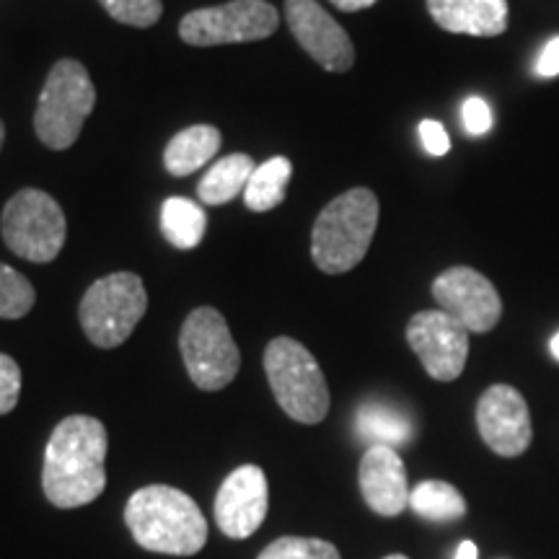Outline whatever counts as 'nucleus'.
<instances>
[{
  "label": "nucleus",
  "instance_id": "4be33fe9",
  "mask_svg": "<svg viewBox=\"0 0 559 559\" xmlns=\"http://www.w3.org/2000/svg\"><path fill=\"white\" fill-rule=\"evenodd\" d=\"M293 177V164L285 156H275L257 166L251 174L247 190H243V202L254 213H267L285 200L288 192V181Z\"/></svg>",
  "mask_w": 559,
  "mask_h": 559
},
{
  "label": "nucleus",
  "instance_id": "0eeeda50",
  "mask_svg": "<svg viewBox=\"0 0 559 559\" xmlns=\"http://www.w3.org/2000/svg\"><path fill=\"white\" fill-rule=\"evenodd\" d=\"M0 230H3L5 247L13 254H19L21 260L47 264L62 251L68 223L58 200H52L50 194L41 190H21L5 202Z\"/></svg>",
  "mask_w": 559,
  "mask_h": 559
},
{
  "label": "nucleus",
  "instance_id": "a878e982",
  "mask_svg": "<svg viewBox=\"0 0 559 559\" xmlns=\"http://www.w3.org/2000/svg\"><path fill=\"white\" fill-rule=\"evenodd\" d=\"M21 368L11 355L0 353V415H9L19 404Z\"/></svg>",
  "mask_w": 559,
  "mask_h": 559
},
{
  "label": "nucleus",
  "instance_id": "7c9ffc66",
  "mask_svg": "<svg viewBox=\"0 0 559 559\" xmlns=\"http://www.w3.org/2000/svg\"><path fill=\"white\" fill-rule=\"evenodd\" d=\"M479 557V549L474 542H461L459 549H456V557L453 559H477Z\"/></svg>",
  "mask_w": 559,
  "mask_h": 559
},
{
  "label": "nucleus",
  "instance_id": "f3484780",
  "mask_svg": "<svg viewBox=\"0 0 559 559\" xmlns=\"http://www.w3.org/2000/svg\"><path fill=\"white\" fill-rule=\"evenodd\" d=\"M221 130L213 124H192L177 132L164 151V166L171 177H190L221 151Z\"/></svg>",
  "mask_w": 559,
  "mask_h": 559
},
{
  "label": "nucleus",
  "instance_id": "473e14b6",
  "mask_svg": "<svg viewBox=\"0 0 559 559\" xmlns=\"http://www.w3.org/2000/svg\"><path fill=\"white\" fill-rule=\"evenodd\" d=\"M3 140H5V128H3V122H0V148H3Z\"/></svg>",
  "mask_w": 559,
  "mask_h": 559
},
{
  "label": "nucleus",
  "instance_id": "2eb2a0df",
  "mask_svg": "<svg viewBox=\"0 0 559 559\" xmlns=\"http://www.w3.org/2000/svg\"><path fill=\"white\" fill-rule=\"evenodd\" d=\"M358 481L366 506L383 519H396L409 508L407 466L391 445H368L360 459Z\"/></svg>",
  "mask_w": 559,
  "mask_h": 559
},
{
  "label": "nucleus",
  "instance_id": "5701e85b",
  "mask_svg": "<svg viewBox=\"0 0 559 559\" xmlns=\"http://www.w3.org/2000/svg\"><path fill=\"white\" fill-rule=\"evenodd\" d=\"M34 285L19 270L0 262V319H21L34 309Z\"/></svg>",
  "mask_w": 559,
  "mask_h": 559
},
{
  "label": "nucleus",
  "instance_id": "20e7f679",
  "mask_svg": "<svg viewBox=\"0 0 559 559\" xmlns=\"http://www.w3.org/2000/svg\"><path fill=\"white\" fill-rule=\"evenodd\" d=\"M264 370L272 394L296 423L317 425L330 415V386L317 358L290 337L272 340L264 349Z\"/></svg>",
  "mask_w": 559,
  "mask_h": 559
},
{
  "label": "nucleus",
  "instance_id": "7ed1b4c3",
  "mask_svg": "<svg viewBox=\"0 0 559 559\" xmlns=\"http://www.w3.org/2000/svg\"><path fill=\"white\" fill-rule=\"evenodd\" d=\"M379 226V198L355 187L319 213L311 230L313 264L326 275H342L366 260Z\"/></svg>",
  "mask_w": 559,
  "mask_h": 559
},
{
  "label": "nucleus",
  "instance_id": "9d476101",
  "mask_svg": "<svg viewBox=\"0 0 559 559\" xmlns=\"http://www.w3.org/2000/svg\"><path fill=\"white\" fill-rule=\"evenodd\" d=\"M407 342L430 379L449 383L464 373L469 358V332L445 311L415 313L407 324Z\"/></svg>",
  "mask_w": 559,
  "mask_h": 559
},
{
  "label": "nucleus",
  "instance_id": "b1692460",
  "mask_svg": "<svg viewBox=\"0 0 559 559\" xmlns=\"http://www.w3.org/2000/svg\"><path fill=\"white\" fill-rule=\"evenodd\" d=\"M257 559H342L340 549L324 539H304V536H283L262 549Z\"/></svg>",
  "mask_w": 559,
  "mask_h": 559
},
{
  "label": "nucleus",
  "instance_id": "1a4fd4ad",
  "mask_svg": "<svg viewBox=\"0 0 559 559\" xmlns=\"http://www.w3.org/2000/svg\"><path fill=\"white\" fill-rule=\"evenodd\" d=\"M280 13L267 0H230L187 13L179 24V37L192 47L260 41L277 29Z\"/></svg>",
  "mask_w": 559,
  "mask_h": 559
},
{
  "label": "nucleus",
  "instance_id": "c756f323",
  "mask_svg": "<svg viewBox=\"0 0 559 559\" xmlns=\"http://www.w3.org/2000/svg\"><path fill=\"white\" fill-rule=\"evenodd\" d=\"M334 5H337L340 11H347V13H355V11H362V9H370V5L376 3V0H332Z\"/></svg>",
  "mask_w": 559,
  "mask_h": 559
},
{
  "label": "nucleus",
  "instance_id": "423d86ee",
  "mask_svg": "<svg viewBox=\"0 0 559 559\" xmlns=\"http://www.w3.org/2000/svg\"><path fill=\"white\" fill-rule=\"evenodd\" d=\"M145 309H148V293L143 280L132 272H115L96 280L83 293L79 319L86 337L96 347L111 349L130 337L138 321L145 317Z\"/></svg>",
  "mask_w": 559,
  "mask_h": 559
},
{
  "label": "nucleus",
  "instance_id": "ddd939ff",
  "mask_svg": "<svg viewBox=\"0 0 559 559\" xmlns=\"http://www.w3.org/2000/svg\"><path fill=\"white\" fill-rule=\"evenodd\" d=\"M285 19L298 45L321 68L330 73H347L355 66L353 39L317 0H285Z\"/></svg>",
  "mask_w": 559,
  "mask_h": 559
},
{
  "label": "nucleus",
  "instance_id": "f03ea898",
  "mask_svg": "<svg viewBox=\"0 0 559 559\" xmlns=\"http://www.w3.org/2000/svg\"><path fill=\"white\" fill-rule=\"evenodd\" d=\"M124 523L140 547L158 555L192 557L207 544V521L190 495L151 485L130 495Z\"/></svg>",
  "mask_w": 559,
  "mask_h": 559
},
{
  "label": "nucleus",
  "instance_id": "6e6552de",
  "mask_svg": "<svg viewBox=\"0 0 559 559\" xmlns=\"http://www.w3.org/2000/svg\"><path fill=\"white\" fill-rule=\"evenodd\" d=\"M181 358L194 386L221 391L236 379L241 355L221 311L202 306L185 319L179 334Z\"/></svg>",
  "mask_w": 559,
  "mask_h": 559
},
{
  "label": "nucleus",
  "instance_id": "72a5a7b5",
  "mask_svg": "<svg viewBox=\"0 0 559 559\" xmlns=\"http://www.w3.org/2000/svg\"><path fill=\"white\" fill-rule=\"evenodd\" d=\"M383 559H409V557H404V555H389V557H383Z\"/></svg>",
  "mask_w": 559,
  "mask_h": 559
},
{
  "label": "nucleus",
  "instance_id": "aec40b11",
  "mask_svg": "<svg viewBox=\"0 0 559 559\" xmlns=\"http://www.w3.org/2000/svg\"><path fill=\"white\" fill-rule=\"evenodd\" d=\"M207 215L198 202L187 198H169L160 207V230L166 241L177 249H194L205 236Z\"/></svg>",
  "mask_w": 559,
  "mask_h": 559
},
{
  "label": "nucleus",
  "instance_id": "6ab92c4d",
  "mask_svg": "<svg viewBox=\"0 0 559 559\" xmlns=\"http://www.w3.org/2000/svg\"><path fill=\"white\" fill-rule=\"evenodd\" d=\"M358 436L368 440V445H404L412 440V419L404 412L381 402H368L355 417Z\"/></svg>",
  "mask_w": 559,
  "mask_h": 559
},
{
  "label": "nucleus",
  "instance_id": "dca6fc26",
  "mask_svg": "<svg viewBox=\"0 0 559 559\" xmlns=\"http://www.w3.org/2000/svg\"><path fill=\"white\" fill-rule=\"evenodd\" d=\"M440 29L469 37H500L508 29V0H428Z\"/></svg>",
  "mask_w": 559,
  "mask_h": 559
},
{
  "label": "nucleus",
  "instance_id": "2f4dec72",
  "mask_svg": "<svg viewBox=\"0 0 559 559\" xmlns=\"http://www.w3.org/2000/svg\"><path fill=\"white\" fill-rule=\"evenodd\" d=\"M551 355H555V358L559 360V332L555 334V337H551Z\"/></svg>",
  "mask_w": 559,
  "mask_h": 559
},
{
  "label": "nucleus",
  "instance_id": "a211bd4d",
  "mask_svg": "<svg viewBox=\"0 0 559 559\" xmlns=\"http://www.w3.org/2000/svg\"><path fill=\"white\" fill-rule=\"evenodd\" d=\"M254 171V158L247 156V153H234V156L215 160L198 185L200 200L207 202V205H226V202L243 194Z\"/></svg>",
  "mask_w": 559,
  "mask_h": 559
},
{
  "label": "nucleus",
  "instance_id": "9b49d317",
  "mask_svg": "<svg viewBox=\"0 0 559 559\" xmlns=\"http://www.w3.org/2000/svg\"><path fill=\"white\" fill-rule=\"evenodd\" d=\"M432 298L466 332L485 334L498 326L502 317L500 293L474 267H451L440 272L432 283Z\"/></svg>",
  "mask_w": 559,
  "mask_h": 559
},
{
  "label": "nucleus",
  "instance_id": "39448f33",
  "mask_svg": "<svg viewBox=\"0 0 559 559\" xmlns=\"http://www.w3.org/2000/svg\"><path fill=\"white\" fill-rule=\"evenodd\" d=\"M96 107V88L79 60L55 62L34 111V130L47 148L66 151Z\"/></svg>",
  "mask_w": 559,
  "mask_h": 559
},
{
  "label": "nucleus",
  "instance_id": "4468645a",
  "mask_svg": "<svg viewBox=\"0 0 559 559\" xmlns=\"http://www.w3.org/2000/svg\"><path fill=\"white\" fill-rule=\"evenodd\" d=\"M267 477L260 466L243 464L223 479L215 495V523L228 539H249L267 519Z\"/></svg>",
  "mask_w": 559,
  "mask_h": 559
},
{
  "label": "nucleus",
  "instance_id": "bb28decb",
  "mask_svg": "<svg viewBox=\"0 0 559 559\" xmlns=\"http://www.w3.org/2000/svg\"><path fill=\"white\" fill-rule=\"evenodd\" d=\"M461 122H464V130L469 132V135H487V132L492 130L495 117L489 104L481 99V96H469V99L464 102V107H461Z\"/></svg>",
  "mask_w": 559,
  "mask_h": 559
},
{
  "label": "nucleus",
  "instance_id": "393cba45",
  "mask_svg": "<svg viewBox=\"0 0 559 559\" xmlns=\"http://www.w3.org/2000/svg\"><path fill=\"white\" fill-rule=\"evenodd\" d=\"M99 3L111 19L120 21V24L138 26V29L153 26L164 13L160 0H99Z\"/></svg>",
  "mask_w": 559,
  "mask_h": 559
},
{
  "label": "nucleus",
  "instance_id": "412c9836",
  "mask_svg": "<svg viewBox=\"0 0 559 559\" xmlns=\"http://www.w3.org/2000/svg\"><path fill=\"white\" fill-rule=\"evenodd\" d=\"M409 508L415 510L419 519L436 523L459 521L466 515L464 495H461L453 485H449V481L440 479L419 481V485L409 492Z\"/></svg>",
  "mask_w": 559,
  "mask_h": 559
},
{
  "label": "nucleus",
  "instance_id": "f257e3e1",
  "mask_svg": "<svg viewBox=\"0 0 559 559\" xmlns=\"http://www.w3.org/2000/svg\"><path fill=\"white\" fill-rule=\"evenodd\" d=\"M109 436L102 419L70 415L52 430L45 451L41 489L55 508L70 510L94 502L107 487Z\"/></svg>",
  "mask_w": 559,
  "mask_h": 559
},
{
  "label": "nucleus",
  "instance_id": "cd10ccee",
  "mask_svg": "<svg viewBox=\"0 0 559 559\" xmlns=\"http://www.w3.org/2000/svg\"><path fill=\"white\" fill-rule=\"evenodd\" d=\"M419 140H423L425 151L430 156H445L451 151V138L445 128L436 120H423L419 122Z\"/></svg>",
  "mask_w": 559,
  "mask_h": 559
},
{
  "label": "nucleus",
  "instance_id": "f8f14e48",
  "mask_svg": "<svg viewBox=\"0 0 559 559\" xmlns=\"http://www.w3.org/2000/svg\"><path fill=\"white\" fill-rule=\"evenodd\" d=\"M477 428L487 449L502 459L523 456L534 440L528 404L508 383L489 386L477 402Z\"/></svg>",
  "mask_w": 559,
  "mask_h": 559
},
{
  "label": "nucleus",
  "instance_id": "c85d7f7f",
  "mask_svg": "<svg viewBox=\"0 0 559 559\" xmlns=\"http://www.w3.org/2000/svg\"><path fill=\"white\" fill-rule=\"evenodd\" d=\"M536 73H539L542 79H557L559 75V34L544 45L539 62H536Z\"/></svg>",
  "mask_w": 559,
  "mask_h": 559
}]
</instances>
